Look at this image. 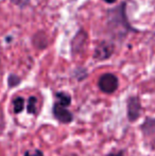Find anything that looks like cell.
Segmentation results:
<instances>
[{"mask_svg": "<svg viewBox=\"0 0 155 156\" xmlns=\"http://www.w3.org/2000/svg\"><path fill=\"white\" fill-rule=\"evenodd\" d=\"M114 45L107 41H102L96 47L95 52H93V58L97 61H105L112 56L114 53Z\"/></svg>", "mask_w": 155, "mask_h": 156, "instance_id": "obj_6", "label": "cell"}, {"mask_svg": "<svg viewBox=\"0 0 155 156\" xmlns=\"http://www.w3.org/2000/svg\"><path fill=\"white\" fill-rule=\"evenodd\" d=\"M87 41V33L83 30H80L71 41V52L72 54H77L83 51Z\"/></svg>", "mask_w": 155, "mask_h": 156, "instance_id": "obj_7", "label": "cell"}, {"mask_svg": "<svg viewBox=\"0 0 155 156\" xmlns=\"http://www.w3.org/2000/svg\"><path fill=\"white\" fill-rule=\"evenodd\" d=\"M23 156H45L44 155V153L41 152V150H38V149H35V150H32V151H26L25 153H23Z\"/></svg>", "mask_w": 155, "mask_h": 156, "instance_id": "obj_14", "label": "cell"}, {"mask_svg": "<svg viewBox=\"0 0 155 156\" xmlns=\"http://www.w3.org/2000/svg\"><path fill=\"white\" fill-rule=\"evenodd\" d=\"M27 112L28 114H31V115H36L37 114V99H36V97L31 96L28 99Z\"/></svg>", "mask_w": 155, "mask_h": 156, "instance_id": "obj_9", "label": "cell"}, {"mask_svg": "<svg viewBox=\"0 0 155 156\" xmlns=\"http://www.w3.org/2000/svg\"><path fill=\"white\" fill-rule=\"evenodd\" d=\"M52 114L55 120L63 124H69L73 121V114L66 106L55 102L52 107Z\"/></svg>", "mask_w": 155, "mask_h": 156, "instance_id": "obj_5", "label": "cell"}, {"mask_svg": "<svg viewBox=\"0 0 155 156\" xmlns=\"http://www.w3.org/2000/svg\"><path fill=\"white\" fill-rule=\"evenodd\" d=\"M105 156H125V154H124V151L119 150V151H117V152H110Z\"/></svg>", "mask_w": 155, "mask_h": 156, "instance_id": "obj_16", "label": "cell"}, {"mask_svg": "<svg viewBox=\"0 0 155 156\" xmlns=\"http://www.w3.org/2000/svg\"><path fill=\"white\" fill-rule=\"evenodd\" d=\"M103 1H105L106 3H114L116 0H103Z\"/></svg>", "mask_w": 155, "mask_h": 156, "instance_id": "obj_18", "label": "cell"}, {"mask_svg": "<svg viewBox=\"0 0 155 156\" xmlns=\"http://www.w3.org/2000/svg\"><path fill=\"white\" fill-rule=\"evenodd\" d=\"M141 114V101L138 96L129 97L126 101V118L130 122H135L139 119Z\"/></svg>", "mask_w": 155, "mask_h": 156, "instance_id": "obj_4", "label": "cell"}, {"mask_svg": "<svg viewBox=\"0 0 155 156\" xmlns=\"http://www.w3.org/2000/svg\"><path fill=\"white\" fill-rule=\"evenodd\" d=\"M0 72H2V61H1V49H0Z\"/></svg>", "mask_w": 155, "mask_h": 156, "instance_id": "obj_17", "label": "cell"}, {"mask_svg": "<svg viewBox=\"0 0 155 156\" xmlns=\"http://www.w3.org/2000/svg\"><path fill=\"white\" fill-rule=\"evenodd\" d=\"M55 98L58 99L56 102L64 105V106H66V107L71 104V96L66 93H56Z\"/></svg>", "mask_w": 155, "mask_h": 156, "instance_id": "obj_11", "label": "cell"}, {"mask_svg": "<svg viewBox=\"0 0 155 156\" xmlns=\"http://www.w3.org/2000/svg\"><path fill=\"white\" fill-rule=\"evenodd\" d=\"M98 86L102 93L107 94H114L119 87V80L115 74L104 73L98 81Z\"/></svg>", "mask_w": 155, "mask_h": 156, "instance_id": "obj_3", "label": "cell"}, {"mask_svg": "<svg viewBox=\"0 0 155 156\" xmlns=\"http://www.w3.org/2000/svg\"><path fill=\"white\" fill-rule=\"evenodd\" d=\"M25 109V99L23 97H16L13 100V111L15 114H20Z\"/></svg>", "mask_w": 155, "mask_h": 156, "instance_id": "obj_10", "label": "cell"}, {"mask_svg": "<svg viewBox=\"0 0 155 156\" xmlns=\"http://www.w3.org/2000/svg\"><path fill=\"white\" fill-rule=\"evenodd\" d=\"M6 127V121H5V115H4V111L2 105L0 104V136L4 133Z\"/></svg>", "mask_w": 155, "mask_h": 156, "instance_id": "obj_12", "label": "cell"}, {"mask_svg": "<svg viewBox=\"0 0 155 156\" xmlns=\"http://www.w3.org/2000/svg\"><path fill=\"white\" fill-rule=\"evenodd\" d=\"M145 144L151 150H155V118L147 117L140 125Z\"/></svg>", "mask_w": 155, "mask_h": 156, "instance_id": "obj_2", "label": "cell"}, {"mask_svg": "<svg viewBox=\"0 0 155 156\" xmlns=\"http://www.w3.org/2000/svg\"><path fill=\"white\" fill-rule=\"evenodd\" d=\"M11 1L13 4L19 6V8H26L30 3V0H11Z\"/></svg>", "mask_w": 155, "mask_h": 156, "instance_id": "obj_15", "label": "cell"}, {"mask_svg": "<svg viewBox=\"0 0 155 156\" xmlns=\"http://www.w3.org/2000/svg\"><path fill=\"white\" fill-rule=\"evenodd\" d=\"M20 78L16 74H10L9 76V79H8V84H9V87L13 88V87L17 86V85L20 83Z\"/></svg>", "mask_w": 155, "mask_h": 156, "instance_id": "obj_13", "label": "cell"}, {"mask_svg": "<svg viewBox=\"0 0 155 156\" xmlns=\"http://www.w3.org/2000/svg\"><path fill=\"white\" fill-rule=\"evenodd\" d=\"M33 45H34V47L38 48V49H44V48H46L48 46L47 35L41 31L37 32L36 34H34Z\"/></svg>", "mask_w": 155, "mask_h": 156, "instance_id": "obj_8", "label": "cell"}, {"mask_svg": "<svg viewBox=\"0 0 155 156\" xmlns=\"http://www.w3.org/2000/svg\"><path fill=\"white\" fill-rule=\"evenodd\" d=\"M108 29L118 38L125 37L130 31H134L126 19L125 3L108 11Z\"/></svg>", "mask_w": 155, "mask_h": 156, "instance_id": "obj_1", "label": "cell"}]
</instances>
